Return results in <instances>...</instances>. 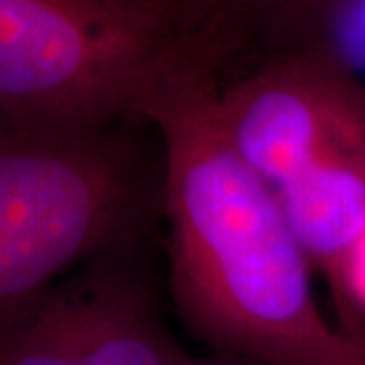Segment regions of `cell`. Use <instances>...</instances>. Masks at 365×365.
Wrapping results in <instances>:
<instances>
[{"label":"cell","mask_w":365,"mask_h":365,"mask_svg":"<svg viewBox=\"0 0 365 365\" xmlns=\"http://www.w3.org/2000/svg\"><path fill=\"white\" fill-rule=\"evenodd\" d=\"M220 69L211 53L197 49L144 106L165 158L177 313L217 353L268 365H365V341L319 309L313 266L276 191L223 134Z\"/></svg>","instance_id":"6da1fadb"},{"label":"cell","mask_w":365,"mask_h":365,"mask_svg":"<svg viewBox=\"0 0 365 365\" xmlns=\"http://www.w3.org/2000/svg\"><path fill=\"white\" fill-rule=\"evenodd\" d=\"M124 120L86 128L0 126V325L78 262L134 252L165 213V158Z\"/></svg>","instance_id":"7a4b0ae2"},{"label":"cell","mask_w":365,"mask_h":365,"mask_svg":"<svg viewBox=\"0 0 365 365\" xmlns=\"http://www.w3.org/2000/svg\"><path fill=\"white\" fill-rule=\"evenodd\" d=\"M197 49L179 0H0V126L144 120Z\"/></svg>","instance_id":"3957f363"},{"label":"cell","mask_w":365,"mask_h":365,"mask_svg":"<svg viewBox=\"0 0 365 365\" xmlns=\"http://www.w3.org/2000/svg\"><path fill=\"white\" fill-rule=\"evenodd\" d=\"M134 252L90 262L2 327L0 365H185Z\"/></svg>","instance_id":"277c9868"},{"label":"cell","mask_w":365,"mask_h":365,"mask_svg":"<svg viewBox=\"0 0 365 365\" xmlns=\"http://www.w3.org/2000/svg\"><path fill=\"white\" fill-rule=\"evenodd\" d=\"M215 108L232 148L272 189L365 134V91L309 53H262L254 69L220 86Z\"/></svg>","instance_id":"5b68a950"},{"label":"cell","mask_w":365,"mask_h":365,"mask_svg":"<svg viewBox=\"0 0 365 365\" xmlns=\"http://www.w3.org/2000/svg\"><path fill=\"white\" fill-rule=\"evenodd\" d=\"M274 191L307 260L327 278L341 329L349 333L353 264L365 242V134L331 146Z\"/></svg>","instance_id":"8992f818"},{"label":"cell","mask_w":365,"mask_h":365,"mask_svg":"<svg viewBox=\"0 0 365 365\" xmlns=\"http://www.w3.org/2000/svg\"><path fill=\"white\" fill-rule=\"evenodd\" d=\"M254 43L314 55L365 91V0H288Z\"/></svg>","instance_id":"52a82bcc"},{"label":"cell","mask_w":365,"mask_h":365,"mask_svg":"<svg viewBox=\"0 0 365 365\" xmlns=\"http://www.w3.org/2000/svg\"><path fill=\"white\" fill-rule=\"evenodd\" d=\"M185 21L222 63L258 39L262 29L288 0H179Z\"/></svg>","instance_id":"ba28073f"},{"label":"cell","mask_w":365,"mask_h":365,"mask_svg":"<svg viewBox=\"0 0 365 365\" xmlns=\"http://www.w3.org/2000/svg\"><path fill=\"white\" fill-rule=\"evenodd\" d=\"M351 297H353V323L349 335L353 339L365 341L364 331V311H365V242L355 256L351 278Z\"/></svg>","instance_id":"9c48e42d"},{"label":"cell","mask_w":365,"mask_h":365,"mask_svg":"<svg viewBox=\"0 0 365 365\" xmlns=\"http://www.w3.org/2000/svg\"><path fill=\"white\" fill-rule=\"evenodd\" d=\"M185 365H268L256 361V359H250V357H242V355H232V353H217L215 357L211 359H203V361H195L191 359L189 364Z\"/></svg>","instance_id":"30bf717a"}]
</instances>
